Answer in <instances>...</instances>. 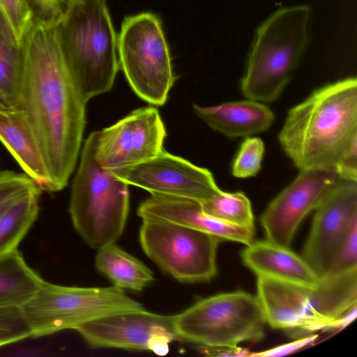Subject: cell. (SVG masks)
Returning a JSON list of instances; mask_svg holds the SVG:
<instances>
[{"instance_id": "3", "label": "cell", "mask_w": 357, "mask_h": 357, "mask_svg": "<svg viewBox=\"0 0 357 357\" xmlns=\"http://www.w3.org/2000/svg\"><path fill=\"white\" fill-rule=\"evenodd\" d=\"M257 288L266 324L294 337L342 328L356 317L357 268L328 275L312 287L257 278Z\"/></svg>"}, {"instance_id": "1", "label": "cell", "mask_w": 357, "mask_h": 357, "mask_svg": "<svg viewBox=\"0 0 357 357\" xmlns=\"http://www.w3.org/2000/svg\"><path fill=\"white\" fill-rule=\"evenodd\" d=\"M20 58L17 109L38 144L51 192L59 191L67 185L80 152L86 105L67 64L60 25L34 22Z\"/></svg>"}, {"instance_id": "19", "label": "cell", "mask_w": 357, "mask_h": 357, "mask_svg": "<svg viewBox=\"0 0 357 357\" xmlns=\"http://www.w3.org/2000/svg\"><path fill=\"white\" fill-rule=\"evenodd\" d=\"M0 140L39 188L42 191L51 192L50 179L45 161L20 110L0 113Z\"/></svg>"}, {"instance_id": "10", "label": "cell", "mask_w": 357, "mask_h": 357, "mask_svg": "<svg viewBox=\"0 0 357 357\" xmlns=\"http://www.w3.org/2000/svg\"><path fill=\"white\" fill-rule=\"evenodd\" d=\"M139 242L160 268L183 283L208 281L217 273L221 240L209 234L165 220L144 218Z\"/></svg>"}, {"instance_id": "15", "label": "cell", "mask_w": 357, "mask_h": 357, "mask_svg": "<svg viewBox=\"0 0 357 357\" xmlns=\"http://www.w3.org/2000/svg\"><path fill=\"white\" fill-rule=\"evenodd\" d=\"M341 181L332 169L301 170L260 218L267 240L289 247L303 220Z\"/></svg>"}, {"instance_id": "32", "label": "cell", "mask_w": 357, "mask_h": 357, "mask_svg": "<svg viewBox=\"0 0 357 357\" xmlns=\"http://www.w3.org/2000/svg\"><path fill=\"white\" fill-rule=\"evenodd\" d=\"M317 337V335H310L301 337L298 340L287 343L277 347L258 353H251L249 351L248 356H278L290 354L293 351L312 343Z\"/></svg>"}, {"instance_id": "29", "label": "cell", "mask_w": 357, "mask_h": 357, "mask_svg": "<svg viewBox=\"0 0 357 357\" xmlns=\"http://www.w3.org/2000/svg\"><path fill=\"white\" fill-rule=\"evenodd\" d=\"M34 18V22L59 25L63 21L68 0H26Z\"/></svg>"}, {"instance_id": "33", "label": "cell", "mask_w": 357, "mask_h": 357, "mask_svg": "<svg viewBox=\"0 0 357 357\" xmlns=\"http://www.w3.org/2000/svg\"><path fill=\"white\" fill-rule=\"evenodd\" d=\"M16 109L10 101L0 91V113L10 112Z\"/></svg>"}, {"instance_id": "17", "label": "cell", "mask_w": 357, "mask_h": 357, "mask_svg": "<svg viewBox=\"0 0 357 357\" xmlns=\"http://www.w3.org/2000/svg\"><path fill=\"white\" fill-rule=\"evenodd\" d=\"M241 259L257 278L311 287L321 280L302 256L267 239L247 245Z\"/></svg>"}, {"instance_id": "8", "label": "cell", "mask_w": 357, "mask_h": 357, "mask_svg": "<svg viewBox=\"0 0 357 357\" xmlns=\"http://www.w3.org/2000/svg\"><path fill=\"white\" fill-rule=\"evenodd\" d=\"M117 54L119 68L135 94L151 105H163L175 76L158 17L151 13L125 17Z\"/></svg>"}, {"instance_id": "4", "label": "cell", "mask_w": 357, "mask_h": 357, "mask_svg": "<svg viewBox=\"0 0 357 357\" xmlns=\"http://www.w3.org/2000/svg\"><path fill=\"white\" fill-rule=\"evenodd\" d=\"M312 14L307 4L283 7L257 28L241 83L245 96L264 102L280 96L310 44Z\"/></svg>"}, {"instance_id": "9", "label": "cell", "mask_w": 357, "mask_h": 357, "mask_svg": "<svg viewBox=\"0 0 357 357\" xmlns=\"http://www.w3.org/2000/svg\"><path fill=\"white\" fill-rule=\"evenodd\" d=\"M32 336L48 335L107 314L144 309L116 287H65L45 280L23 307Z\"/></svg>"}, {"instance_id": "16", "label": "cell", "mask_w": 357, "mask_h": 357, "mask_svg": "<svg viewBox=\"0 0 357 357\" xmlns=\"http://www.w3.org/2000/svg\"><path fill=\"white\" fill-rule=\"evenodd\" d=\"M140 218H153L184 225L219 238L221 241L250 244L255 227H240L220 220L205 213L199 202L165 195H151L137 208Z\"/></svg>"}, {"instance_id": "13", "label": "cell", "mask_w": 357, "mask_h": 357, "mask_svg": "<svg viewBox=\"0 0 357 357\" xmlns=\"http://www.w3.org/2000/svg\"><path fill=\"white\" fill-rule=\"evenodd\" d=\"M166 135L158 109L141 107L97 131L96 158L107 169L137 164L158 154Z\"/></svg>"}, {"instance_id": "30", "label": "cell", "mask_w": 357, "mask_h": 357, "mask_svg": "<svg viewBox=\"0 0 357 357\" xmlns=\"http://www.w3.org/2000/svg\"><path fill=\"white\" fill-rule=\"evenodd\" d=\"M354 268H357V224L353 226L348 234L327 275L342 273Z\"/></svg>"}, {"instance_id": "27", "label": "cell", "mask_w": 357, "mask_h": 357, "mask_svg": "<svg viewBox=\"0 0 357 357\" xmlns=\"http://www.w3.org/2000/svg\"><path fill=\"white\" fill-rule=\"evenodd\" d=\"M39 188L25 173L0 172V216L13 203L31 191Z\"/></svg>"}, {"instance_id": "28", "label": "cell", "mask_w": 357, "mask_h": 357, "mask_svg": "<svg viewBox=\"0 0 357 357\" xmlns=\"http://www.w3.org/2000/svg\"><path fill=\"white\" fill-rule=\"evenodd\" d=\"M32 336L22 307H0V347Z\"/></svg>"}, {"instance_id": "6", "label": "cell", "mask_w": 357, "mask_h": 357, "mask_svg": "<svg viewBox=\"0 0 357 357\" xmlns=\"http://www.w3.org/2000/svg\"><path fill=\"white\" fill-rule=\"evenodd\" d=\"M97 131L86 139L71 188L69 213L89 246L99 249L122 235L129 211L128 184L102 167L95 155Z\"/></svg>"}, {"instance_id": "5", "label": "cell", "mask_w": 357, "mask_h": 357, "mask_svg": "<svg viewBox=\"0 0 357 357\" xmlns=\"http://www.w3.org/2000/svg\"><path fill=\"white\" fill-rule=\"evenodd\" d=\"M59 25L67 64L83 100L110 91L119 64L106 1L68 0Z\"/></svg>"}, {"instance_id": "11", "label": "cell", "mask_w": 357, "mask_h": 357, "mask_svg": "<svg viewBox=\"0 0 357 357\" xmlns=\"http://www.w3.org/2000/svg\"><path fill=\"white\" fill-rule=\"evenodd\" d=\"M92 348H118L151 351L165 356L176 340L173 316L145 309L107 314L75 329Z\"/></svg>"}, {"instance_id": "7", "label": "cell", "mask_w": 357, "mask_h": 357, "mask_svg": "<svg viewBox=\"0 0 357 357\" xmlns=\"http://www.w3.org/2000/svg\"><path fill=\"white\" fill-rule=\"evenodd\" d=\"M176 340L213 349H234L264 335L266 317L257 296L222 293L197 301L173 315Z\"/></svg>"}, {"instance_id": "26", "label": "cell", "mask_w": 357, "mask_h": 357, "mask_svg": "<svg viewBox=\"0 0 357 357\" xmlns=\"http://www.w3.org/2000/svg\"><path fill=\"white\" fill-rule=\"evenodd\" d=\"M264 144L258 137H247L241 145L232 165V174L237 178L256 175L261 169Z\"/></svg>"}, {"instance_id": "18", "label": "cell", "mask_w": 357, "mask_h": 357, "mask_svg": "<svg viewBox=\"0 0 357 357\" xmlns=\"http://www.w3.org/2000/svg\"><path fill=\"white\" fill-rule=\"evenodd\" d=\"M193 107L196 114L210 128L229 137H247L263 132L274 120V114L267 105L250 99Z\"/></svg>"}, {"instance_id": "22", "label": "cell", "mask_w": 357, "mask_h": 357, "mask_svg": "<svg viewBox=\"0 0 357 357\" xmlns=\"http://www.w3.org/2000/svg\"><path fill=\"white\" fill-rule=\"evenodd\" d=\"M42 190L36 188L10 205L0 216V257L16 250L39 211Z\"/></svg>"}, {"instance_id": "31", "label": "cell", "mask_w": 357, "mask_h": 357, "mask_svg": "<svg viewBox=\"0 0 357 357\" xmlns=\"http://www.w3.org/2000/svg\"><path fill=\"white\" fill-rule=\"evenodd\" d=\"M334 170L341 180L357 182V140L342 154Z\"/></svg>"}, {"instance_id": "24", "label": "cell", "mask_w": 357, "mask_h": 357, "mask_svg": "<svg viewBox=\"0 0 357 357\" xmlns=\"http://www.w3.org/2000/svg\"><path fill=\"white\" fill-rule=\"evenodd\" d=\"M34 24L26 0H0V33L20 48Z\"/></svg>"}, {"instance_id": "21", "label": "cell", "mask_w": 357, "mask_h": 357, "mask_svg": "<svg viewBox=\"0 0 357 357\" xmlns=\"http://www.w3.org/2000/svg\"><path fill=\"white\" fill-rule=\"evenodd\" d=\"M45 280L15 250L0 257V307H23Z\"/></svg>"}, {"instance_id": "23", "label": "cell", "mask_w": 357, "mask_h": 357, "mask_svg": "<svg viewBox=\"0 0 357 357\" xmlns=\"http://www.w3.org/2000/svg\"><path fill=\"white\" fill-rule=\"evenodd\" d=\"M200 204L205 213L220 220L240 227H255L250 202L242 192L220 190Z\"/></svg>"}, {"instance_id": "20", "label": "cell", "mask_w": 357, "mask_h": 357, "mask_svg": "<svg viewBox=\"0 0 357 357\" xmlns=\"http://www.w3.org/2000/svg\"><path fill=\"white\" fill-rule=\"evenodd\" d=\"M97 270L123 290L142 291L153 280V272L140 260L112 243L97 250Z\"/></svg>"}, {"instance_id": "12", "label": "cell", "mask_w": 357, "mask_h": 357, "mask_svg": "<svg viewBox=\"0 0 357 357\" xmlns=\"http://www.w3.org/2000/svg\"><path fill=\"white\" fill-rule=\"evenodd\" d=\"M108 170L128 185L143 188L151 195L183 197L201 202L220 190L207 169L163 149L142 162Z\"/></svg>"}, {"instance_id": "2", "label": "cell", "mask_w": 357, "mask_h": 357, "mask_svg": "<svg viewBox=\"0 0 357 357\" xmlns=\"http://www.w3.org/2000/svg\"><path fill=\"white\" fill-rule=\"evenodd\" d=\"M279 140L300 171L334 170L342 154L357 140L356 77L320 87L291 108Z\"/></svg>"}, {"instance_id": "25", "label": "cell", "mask_w": 357, "mask_h": 357, "mask_svg": "<svg viewBox=\"0 0 357 357\" xmlns=\"http://www.w3.org/2000/svg\"><path fill=\"white\" fill-rule=\"evenodd\" d=\"M20 48L0 33V91L17 109L20 87Z\"/></svg>"}, {"instance_id": "14", "label": "cell", "mask_w": 357, "mask_h": 357, "mask_svg": "<svg viewBox=\"0 0 357 357\" xmlns=\"http://www.w3.org/2000/svg\"><path fill=\"white\" fill-rule=\"evenodd\" d=\"M303 258L322 279L348 234L357 224V183L341 181L315 209Z\"/></svg>"}]
</instances>
